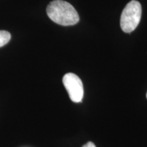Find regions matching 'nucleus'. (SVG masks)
<instances>
[{
	"label": "nucleus",
	"instance_id": "1",
	"mask_svg": "<svg viewBox=\"0 0 147 147\" xmlns=\"http://www.w3.org/2000/svg\"><path fill=\"white\" fill-rule=\"evenodd\" d=\"M47 15L55 23L62 26L76 25L80 20L72 5L63 0H54L48 5Z\"/></svg>",
	"mask_w": 147,
	"mask_h": 147
},
{
	"label": "nucleus",
	"instance_id": "3",
	"mask_svg": "<svg viewBox=\"0 0 147 147\" xmlns=\"http://www.w3.org/2000/svg\"><path fill=\"white\" fill-rule=\"evenodd\" d=\"M63 83L72 102L79 103L84 95L83 84L80 78L73 73H67L63 78Z\"/></svg>",
	"mask_w": 147,
	"mask_h": 147
},
{
	"label": "nucleus",
	"instance_id": "6",
	"mask_svg": "<svg viewBox=\"0 0 147 147\" xmlns=\"http://www.w3.org/2000/svg\"><path fill=\"white\" fill-rule=\"evenodd\" d=\"M146 97H147V95H146Z\"/></svg>",
	"mask_w": 147,
	"mask_h": 147
},
{
	"label": "nucleus",
	"instance_id": "5",
	"mask_svg": "<svg viewBox=\"0 0 147 147\" xmlns=\"http://www.w3.org/2000/svg\"><path fill=\"white\" fill-rule=\"evenodd\" d=\"M82 147H96V146L92 142H88L87 144L83 145Z\"/></svg>",
	"mask_w": 147,
	"mask_h": 147
},
{
	"label": "nucleus",
	"instance_id": "2",
	"mask_svg": "<svg viewBox=\"0 0 147 147\" xmlns=\"http://www.w3.org/2000/svg\"><path fill=\"white\" fill-rule=\"evenodd\" d=\"M142 16V6L136 0L129 2L125 5L121 15L120 25L125 33H130L135 30L140 21Z\"/></svg>",
	"mask_w": 147,
	"mask_h": 147
},
{
	"label": "nucleus",
	"instance_id": "4",
	"mask_svg": "<svg viewBox=\"0 0 147 147\" xmlns=\"http://www.w3.org/2000/svg\"><path fill=\"white\" fill-rule=\"evenodd\" d=\"M11 35L7 31L0 30V47H2L10 41Z\"/></svg>",
	"mask_w": 147,
	"mask_h": 147
}]
</instances>
